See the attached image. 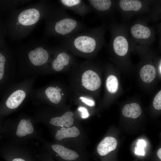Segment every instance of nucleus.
Returning <instances> with one entry per match:
<instances>
[{
  "label": "nucleus",
  "instance_id": "f257e3e1",
  "mask_svg": "<svg viewBox=\"0 0 161 161\" xmlns=\"http://www.w3.org/2000/svg\"><path fill=\"white\" fill-rule=\"evenodd\" d=\"M34 77L27 79L17 84H12L8 88L3 97L5 98V105L9 109L18 107L32 90Z\"/></svg>",
  "mask_w": 161,
  "mask_h": 161
},
{
  "label": "nucleus",
  "instance_id": "f03ea898",
  "mask_svg": "<svg viewBox=\"0 0 161 161\" xmlns=\"http://www.w3.org/2000/svg\"><path fill=\"white\" fill-rule=\"evenodd\" d=\"M129 29L131 48L145 49L150 47L153 41V32L145 23L137 21L131 25Z\"/></svg>",
  "mask_w": 161,
  "mask_h": 161
},
{
  "label": "nucleus",
  "instance_id": "7ed1b4c3",
  "mask_svg": "<svg viewBox=\"0 0 161 161\" xmlns=\"http://www.w3.org/2000/svg\"><path fill=\"white\" fill-rule=\"evenodd\" d=\"M114 32L111 47L117 55L119 56H125L131 47L128 29L124 25H119Z\"/></svg>",
  "mask_w": 161,
  "mask_h": 161
},
{
  "label": "nucleus",
  "instance_id": "20e7f679",
  "mask_svg": "<svg viewBox=\"0 0 161 161\" xmlns=\"http://www.w3.org/2000/svg\"><path fill=\"white\" fill-rule=\"evenodd\" d=\"M61 90L58 86L47 85L39 89H32L30 94L32 97L44 99L57 104L61 102L62 95H64L61 93Z\"/></svg>",
  "mask_w": 161,
  "mask_h": 161
},
{
  "label": "nucleus",
  "instance_id": "39448f33",
  "mask_svg": "<svg viewBox=\"0 0 161 161\" xmlns=\"http://www.w3.org/2000/svg\"><path fill=\"white\" fill-rule=\"evenodd\" d=\"M118 5L122 12L127 14H134L147 11L148 1L138 0H120Z\"/></svg>",
  "mask_w": 161,
  "mask_h": 161
},
{
  "label": "nucleus",
  "instance_id": "423d86ee",
  "mask_svg": "<svg viewBox=\"0 0 161 161\" xmlns=\"http://www.w3.org/2000/svg\"><path fill=\"white\" fill-rule=\"evenodd\" d=\"M74 45L79 51L85 53H90L95 49L97 42L93 37L81 35L77 37L74 41Z\"/></svg>",
  "mask_w": 161,
  "mask_h": 161
},
{
  "label": "nucleus",
  "instance_id": "0eeeda50",
  "mask_svg": "<svg viewBox=\"0 0 161 161\" xmlns=\"http://www.w3.org/2000/svg\"><path fill=\"white\" fill-rule=\"evenodd\" d=\"M81 81L83 86L86 89L92 91L97 89L101 84V80L97 74L90 70L83 73Z\"/></svg>",
  "mask_w": 161,
  "mask_h": 161
},
{
  "label": "nucleus",
  "instance_id": "6e6552de",
  "mask_svg": "<svg viewBox=\"0 0 161 161\" xmlns=\"http://www.w3.org/2000/svg\"><path fill=\"white\" fill-rule=\"evenodd\" d=\"M28 56L30 61L34 66H41L46 63L49 58L48 52L38 47L29 52Z\"/></svg>",
  "mask_w": 161,
  "mask_h": 161
},
{
  "label": "nucleus",
  "instance_id": "1a4fd4ad",
  "mask_svg": "<svg viewBox=\"0 0 161 161\" xmlns=\"http://www.w3.org/2000/svg\"><path fill=\"white\" fill-rule=\"evenodd\" d=\"M40 13L34 8L24 10L19 14L18 17L19 22L22 25H30L36 23L39 20Z\"/></svg>",
  "mask_w": 161,
  "mask_h": 161
},
{
  "label": "nucleus",
  "instance_id": "9d476101",
  "mask_svg": "<svg viewBox=\"0 0 161 161\" xmlns=\"http://www.w3.org/2000/svg\"><path fill=\"white\" fill-rule=\"evenodd\" d=\"M117 145V141L114 138L107 137L104 138L99 143L97 151L100 156H105L114 150Z\"/></svg>",
  "mask_w": 161,
  "mask_h": 161
},
{
  "label": "nucleus",
  "instance_id": "9b49d317",
  "mask_svg": "<svg viewBox=\"0 0 161 161\" xmlns=\"http://www.w3.org/2000/svg\"><path fill=\"white\" fill-rule=\"evenodd\" d=\"M77 24L76 21L73 19L64 18L56 23L55 29L57 33L64 35L72 32Z\"/></svg>",
  "mask_w": 161,
  "mask_h": 161
},
{
  "label": "nucleus",
  "instance_id": "f8f14e48",
  "mask_svg": "<svg viewBox=\"0 0 161 161\" xmlns=\"http://www.w3.org/2000/svg\"><path fill=\"white\" fill-rule=\"evenodd\" d=\"M73 115L72 112H67L60 117L52 118L49 123L56 126L69 127L73 124L74 119L72 117Z\"/></svg>",
  "mask_w": 161,
  "mask_h": 161
},
{
  "label": "nucleus",
  "instance_id": "ddd939ff",
  "mask_svg": "<svg viewBox=\"0 0 161 161\" xmlns=\"http://www.w3.org/2000/svg\"><path fill=\"white\" fill-rule=\"evenodd\" d=\"M53 150L62 159L67 160H75L78 157V155L75 151L59 144L52 146Z\"/></svg>",
  "mask_w": 161,
  "mask_h": 161
},
{
  "label": "nucleus",
  "instance_id": "4468645a",
  "mask_svg": "<svg viewBox=\"0 0 161 161\" xmlns=\"http://www.w3.org/2000/svg\"><path fill=\"white\" fill-rule=\"evenodd\" d=\"M141 109L140 105L136 103H132L125 105L122 112L123 115L127 117L136 118L141 114Z\"/></svg>",
  "mask_w": 161,
  "mask_h": 161
},
{
  "label": "nucleus",
  "instance_id": "2eb2a0df",
  "mask_svg": "<svg viewBox=\"0 0 161 161\" xmlns=\"http://www.w3.org/2000/svg\"><path fill=\"white\" fill-rule=\"evenodd\" d=\"M156 74V71L154 66L150 64L144 65L140 71L141 79L144 82L149 83L155 78Z\"/></svg>",
  "mask_w": 161,
  "mask_h": 161
},
{
  "label": "nucleus",
  "instance_id": "dca6fc26",
  "mask_svg": "<svg viewBox=\"0 0 161 161\" xmlns=\"http://www.w3.org/2000/svg\"><path fill=\"white\" fill-rule=\"evenodd\" d=\"M80 133L78 129L75 126L67 128L62 127L57 131L55 137L56 140H61L65 138L76 137Z\"/></svg>",
  "mask_w": 161,
  "mask_h": 161
},
{
  "label": "nucleus",
  "instance_id": "f3484780",
  "mask_svg": "<svg viewBox=\"0 0 161 161\" xmlns=\"http://www.w3.org/2000/svg\"><path fill=\"white\" fill-rule=\"evenodd\" d=\"M69 57L67 54L65 52L61 53L53 61L52 64V68L57 72L62 71L64 66L69 64Z\"/></svg>",
  "mask_w": 161,
  "mask_h": 161
},
{
  "label": "nucleus",
  "instance_id": "a211bd4d",
  "mask_svg": "<svg viewBox=\"0 0 161 161\" xmlns=\"http://www.w3.org/2000/svg\"><path fill=\"white\" fill-rule=\"evenodd\" d=\"M29 119H22L20 121L17 127L16 135L22 137L32 133L34 129Z\"/></svg>",
  "mask_w": 161,
  "mask_h": 161
},
{
  "label": "nucleus",
  "instance_id": "6ab92c4d",
  "mask_svg": "<svg viewBox=\"0 0 161 161\" xmlns=\"http://www.w3.org/2000/svg\"><path fill=\"white\" fill-rule=\"evenodd\" d=\"M89 1L93 7L102 11L109 10L112 5V1L109 0H90Z\"/></svg>",
  "mask_w": 161,
  "mask_h": 161
},
{
  "label": "nucleus",
  "instance_id": "aec40b11",
  "mask_svg": "<svg viewBox=\"0 0 161 161\" xmlns=\"http://www.w3.org/2000/svg\"><path fill=\"white\" fill-rule=\"evenodd\" d=\"M108 90L114 93L116 92L118 86V82L117 78L114 75H110L107 78L106 83Z\"/></svg>",
  "mask_w": 161,
  "mask_h": 161
},
{
  "label": "nucleus",
  "instance_id": "412c9836",
  "mask_svg": "<svg viewBox=\"0 0 161 161\" xmlns=\"http://www.w3.org/2000/svg\"><path fill=\"white\" fill-rule=\"evenodd\" d=\"M153 106L156 109H161V90L155 96L153 103Z\"/></svg>",
  "mask_w": 161,
  "mask_h": 161
},
{
  "label": "nucleus",
  "instance_id": "4be33fe9",
  "mask_svg": "<svg viewBox=\"0 0 161 161\" xmlns=\"http://www.w3.org/2000/svg\"><path fill=\"white\" fill-rule=\"evenodd\" d=\"M61 2L64 5L69 7H73L80 4V0H61Z\"/></svg>",
  "mask_w": 161,
  "mask_h": 161
},
{
  "label": "nucleus",
  "instance_id": "5701e85b",
  "mask_svg": "<svg viewBox=\"0 0 161 161\" xmlns=\"http://www.w3.org/2000/svg\"><path fill=\"white\" fill-rule=\"evenodd\" d=\"M78 110L81 112V114L82 118L85 119L88 118L89 116V114L87 110L85 108L81 106L78 108Z\"/></svg>",
  "mask_w": 161,
  "mask_h": 161
},
{
  "label": "nucleus",
  "instance_id": "b1692460",
  "mask_svg": "<svg viewBox=\"0 0 161 161\" xmlns=\"http://www.w3.org/2000/svg\"><path fill=\"white\" fill-rule=\"evenodd\" d=\"M80 98L83 102L89 106H93L95 105L94 102L92 100L87 99L82 97H80Z\"/></svg>",
  "mask_w": 161,
  "mask_h": 161
},
{
  "label": "nucleus",
  "instance_id": "393cba45",
  "mask_svg": "<svg viewBox=\"0 0 161 161\" xmlns=\"http://www.w3.org/2000/svg\"><path fill=\"white\" fill-rule=\"evenodd\" d=\"M135 153L139 155L144 156L145 153L144 148L138 147L135 148Z\"/></svg>",
  "mask_w": 161,
  "mask_h": 161
},
{
  "label": "nucleus",
  "instance_id": "a878e982",
  "mask_svg": "<svg viewBox=\"0 0 161 161\" xmlns=\"http://www.w3.org/2000/svg\"><path fill=\"white\" fill-rule=\"evenodd\" d=\"M146 145L145 141L143 140H138L137 143V147H142L144 148Z\"/></svg>",
  "mask_w": 161,
  "mask_h": 161
},
{
  "label": "nucleus",
  "instance_id": "bb28decb",
  "mask_svg": "<svg viewBox=\"0 0 161 161\" xmlns=\"http://www.w3.org/2000/svg\"><path fill=\"white\" fill-rule=\"evenodd\" d=\"M157 154L158 157L161 160V148L158 150Z\"/></svg>",
  "mask_w": 161,
  "mask_h": 161
},
{
  "label": "nucleus",
  "instance_id": "cd10ccee",
  "mask_svg": "<svg viewBox=\"0 0 161 161\" xmlns=\"http://www.w3.org/2000/svg\"><path fill=\"white\" fill-rule=\"evenodd\" d=\"M12 161H25L24 160L21 158H15Z\"/></svg>",
  "mask_w": 161,
  "mask_h": 161
}]
</instances>
